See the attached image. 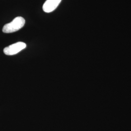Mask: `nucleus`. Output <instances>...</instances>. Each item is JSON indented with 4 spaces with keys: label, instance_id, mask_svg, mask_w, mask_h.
Masks as SVG:
<instances>
[{
    "label": "nucleus",
    "instance_id": "1",
    "mask_svg": "<svg viewBox=\"0 0 131 131\" xmlns=\"http://www.w3.org/2000/svg\"><path fill=\"white\" fill-rule=\"evenodd\" d=\"M25 24V20L21 17H16L9 23L6 24L3 28L5 33H12L19 31L23 28Z\"/></svg>",
    "mask_w": 131,
    "mask_h": 131
},
{
    "label": "nucleus",
    "instance_id": "2",
    "mask_svg": "<svg viewBox=\"0 0 131 131\" xmlns=\"http://www.w3.org/2000/svg\"><path fill=\"white\" fill-rule=\"evenodd\" d=\"M26 47V44L23 42H18L5 47L4 50L5 54L13 56L17 54Z\"/></svg>",
    "mask_w": 131,
    "mask_h": 131
},
{
    "label": "nucleus",
    "instance_id": "3",
    "mask_svg": "<svg viewBox=\"0 0 131 131\" xmlns=\"http://www.w3.org/2000/svg\"><path fill=\"white\" fill-rule=\"evenodd\" d=\"M62 0H47L43 5V10L45 12L50 13L58 7Z\"/></svg>",
    "mask_w": 131,
    "mask_h": 131
}]
</instances>
